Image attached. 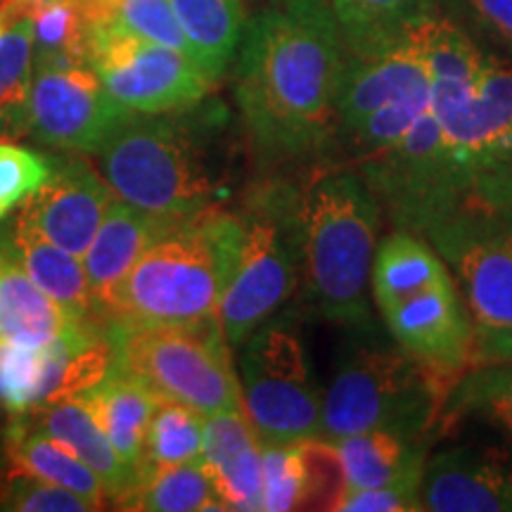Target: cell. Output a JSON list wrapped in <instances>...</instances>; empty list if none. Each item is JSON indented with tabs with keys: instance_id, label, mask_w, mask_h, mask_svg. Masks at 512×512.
<instances>
[{
	"instance_id": "1",
	"label": "cell",
	"mask_w": 512,
	"mask_h": 512,
	"mask_svg": "<svg viewBox=\"0 0 512 512\" xmlns=\"http://www.w3.org/2000/svg\"><path fill=\"white\" fill-rule=\"evenodd\" d=\"M344 38L330 0H285L240 41L235 98L264 159L316 155L337 128Z\"/></svg>"
},
{
	"instance_id": "2",
	"label": "cell",
	"mask_w": 512,
	"mask_h": 512,
	"mask_svg": "<svg viewBox=\"0 0 512 512\" xmlns=\"http://www.w3.org/2000/svg\"><path fill=\"white\" fill-rule=\"evenodd\" d=\"M240 242V214L219 204L174 221L102 297L105 320L121 328H147L219 318Z\"/></svg>"
},
{
	"instance_id": "3",
	"label": "cell",
	"mask_w": 512,
	"mask_h": 512,
	"mask_svg": "<svg viewBox=\"0 0 512 512\" xmlns=\"http://www.w3.org/2000/svg\"><path fill=\"white\" fill-rule=\"evenodd\" d=\"M382 207L366 178L332 171L299 190L302 278L320 316L339 325L370 320L368 285Z\"/></svg>"
},
{
	"instance_id": "4",
	"label": "cell",
	"mask_w": 512,
	"mask_h": 512,
	"mask_svg": "<svg viewBox=\"0 0 512 512\" xmlns=\"http://www.w3.org/2000/svg\"><path fill=\"white\" fill-rule=\"evenodd\" d=\"M114 197L157 216L183 219L214 207L219 181L202 138L178 117L133 114L100 150Z\"/></svg>"
},
{
	"instance_id": "5",
	"label": "cell",
	"mask_w": 512,
	"mask_h": 512,
	"mask_svg": "<svg viewBox=\"0 0 512 512\" xmlns=\"http://www.w3.org/2000/svg\"><path fill=\"white\" fill-rule=\"evenodd\" d=\"M432 110L465 178L463 216L512 207V64L486 57L477 81H432Z\"/></svg>"
},
{
	"instance_id": "6",
	"label": "cell",
	"mask_w": 512,
	"mask_h": 512,
	"mask_svg": "<svg viewBox=\"0 0 512 512\" xmlns=\"http://www.w3.org/2000/svg\"><path fill=\"white\" fill-rule=\"evenodd\" d=\"M441 387V375L406 349L351 351L323 392L318 439L335 441L368 430L422 439L444 406Z\"/></svg>"
},
{
	"instance_id": "7",
	"label": "cell",
	"mask_w": 512,
	"mask_h": 512,
	"mask_svg": "<svg viewBox=\"0 0 512 512\" xmlns=\"http://www.w3.org/2000/svg\"><path fill=\"white\" fill-rule=\"evenodd\" d=\"M117 368L159 399L183 403L204 418L242 411L240 377L230 361L219 318L192 325L121 328L107 323Z\"/></svg>"
},
{
	"instance_id": "8",
	"label": "cell",
	"mask_w": 512,
	"mask_h": 512,
	"mask_svg": "<svg viewBox=\"0 0 512 512\" xmlns=\"http://www.w3.org/2000/svg\"><path fill=\"white\" fill-rule=\"evenodd\" d=\"M238 264L223 302L219 323L230 347H240L292 297L302 275L299 190L287 183L256 188L240 214Z\"/></svg>"
},
{
	"instance_id": "9",
	"label": "cell",
	"mask_w": 512,
	"mask_h": 512,
	"mask_svg": "<svg viewBox=\"0 0 512 512\" xmlns=\"http://www.w3.org/2000/svg\"><path fill=\"white\" fill-rule=\"evenodd\" d=\"M382 209L408 233L430 235L465 214L467 188L448 150L432 102L399 143L361 162Z\"/></svg>"
},
{
	"instance_id": "10",
	"label": "cell",
	"mask_w": 512,
	"mask_h": 512,
	"mask_svg": "<svg viewBox=\"0 0 512 512\" xmlns=\"http://www.w3.org/2000/svg\"><path fill=\"white\" fill-rule=\"evenodd\" d=\"M240 347L242 415L259 444L318 439L323 392L302 339L285 325H261Z\"/></svg>"
},
{
	"instance_id": "11",
	"label": "cell",
	"mask_w": 512,
	"mask_h": 512,
	"mask_svg": "<svg viewBox=\"0 0 512 512\" xmlns=\"http://www.w3.org/2000/svg\"><path fill=\"white\" fill-rule=\"evenodd\" d=\"M86 60L112 98L138 114L190 110L214 83L183 50L126 31L88 29Z\"/></svg>"
},
{
	"instance_id": "12",
	"label": "cell",
	"mask_w": 512,
	"mask_h": 512,
	"mask_svg": "<svg viewBox=\"0 0 512 512\" xmlns=\"http://www.w3.org/2000/svg\"><path fill=\"white\" fill-rule=\"evenodd\" d=\"M136 112L112 98L88 62L34 67L29 133L64 152H98Z\"/></svg>"
},
{
	"instance_id": "13",
	"label": "cell",
	"mask_w": 512,
	"mask_h": 512,
	"mask_svg": "<svg viewBox=\"0 0 512 512\" xmlns=\"http://www.w3.org/2000/svg\"><path fill=\"white\" fill-rule=\"evenodd\" d=\"M427 238L456 271L475 337L512 332V242L503 226L458 216Z\"/></svg>"
},
{
	"instance_id": "14",
	"label": "cell",
	"mask_w": 512,
	"mask_h": 512,
	"mask_svg": "<svg viewBox=\"0 0 512 512\" xmlns=\"http://www.w3.org/2000/svg\"><path fill=\"white\" fill-rule=\"evenodd\" d=\"M380 313L396 344L437 375L456 382L470 368L475 325L456 283L432 287Z\"/></svg>"
},
{
	"instance_id": "15",
	"label": "cell",
	"mask_w": 512,
	"mask_h": 512,
	"mask_svg": "<svg viewBox=\"0 0 512 512\" xmlns=\"http://www.w3.org/2000/svg\"><path fill=\"white\" fill-rule=\"evenodd\" d=\"M112 202L110 183L93 166L74 157L55 159L53 174L24 204L19 219L53 245L83 256Z\"/></svg>"
},
{
	"instance_id": "16",
	"label": "cell",
	"mask_w": 512,
	"mask_h": 512,
	"mask_svg": "<svg viewBox=\"0 0 512 512\" xmlns=\"http://www.w3.org/2000/svg\"><path fill=\"white\" fill-rule=\"evenodd\" d=\"M422 510L512 512V453L498 448H448L425 463Z\"/></svg>"
},
{
	"instance_id": "17",
	"label": "cell",
	"mask_w": 512,
	"mask_h": 512,
	"mask_svg": "<svg viewBox=\"0 0 512 512\" xmlns=\"http://www.w3.org/2000/svg\"><path fill=\"white\" fill-rule=\"evenodd\" d=\"M425 86H432L430 72L401 36L375 48L351 50L339 86L337 126L349 133L387 102Z\"/></svg>"
},
{
	"instance_id": "18",
	"label": "cell",
	"mask_w": 512,
	"mask_h": 512,
	"mask_svg": "<svg viewBox=\"0 0 512 512\" xmlns=\"http://www.w3.org/2000/svg\"><path fill=\"white\" fill-rule=\"evenodd\" d=\"M0 245L8 249L10 256H15L29 278L74 323L88 325V328H100V325L107 323L105 313H102L98 299L91 290V283H88L81 256L53 245L22 219L12 223L10 233L0 238Z\"/></svg>"
},
{
	"instance_id": "19",
	"label": "cell",
	"mask_w": 512,
	"mask_h": 512,
	"mask_svg": "<svg viewBox=\"0 0 512 512\" xmlns=\"http://www.w3.org/2000/svg\"><path fill=\"white\" fill-rule=\"evenodd\" d=\"M22 418L34 430L60 441L83 465L91 467L110 501H119L138 482V467L119 456L117 448L110 444V439L79 399L43 403L34 411L22 413Z\"/></svg>"
},
{
	"instance_id": "20",
	"label": "cell",
	"mask_w": 512,
	"mask_h": 512,
	"mask_svg": "<svg viewBox=\"0 0 512 512\" xmlns=\"http://www.w3.org/2000/svg\"><path fill=\"white\" fill-rule=\"evenodd\" d=\"M344 477V489L420 486L427 453L422 439L394 430H368L328 441Z\"/></svg>"
},
{
	"instance_id": "21",
	"label": "cell",
	"mask_w": 512,
	"mask_h": 512,
	"mask_svg": "<svg viewBox=\"0 0 512 512\" xmlns=\"http://www.w3.org/2000/svg\"><path fill=\"white\" fill-rule=\"evenodd\" d=\"M174 221L178 219L157 216L128 202H112L91 247L81 256L98 304Z\"/></svg>"
},
{
	"instance_id": "22",
	"label": "cell",
	"mask_w": 512,
	"mask_h": 512,
	"mask_svg": "<svg viewBox=\"0 0 512 512\" xmlns=\"http://www.w3.org/2000/svg\"><path fill=\"white\" fill-rule=\"evenodd\" d=\"M81 330L98 328L74 323L0 245V339L46 347Z\"/></svg>"
},
{
	"instance_id": "23",
	"label": "cell",
	"mask_w": 512,
	"mask_h": 512,
	"mask_svg": "<svg viewBox=\"0 0 512 512\" xmlns=\"http://www.w3.org/2000/svg\"><path fill=\"white\" fill-rule=\"evenodd\" d=\"M448 283L453 278L441 254L415 233L399 230L377 245L370 268V294L380 311Z\"/></svg>"
},
{
	"instance_id": "24",
	"label": "cell",
	"mask_w": 512,
	"mask_h": 512,
	"mask_svg": "<svg viewBox=\"0 0 512 512\" xmlns=\"http://www.w3.org/2000/svg\"><path fill=\"white\" fill-rule=\"evenodd\" d=\"M79 401L88 408L119 456L138 467L143 460L152 415L159 406V396L152 394L145 384L114 368L91 392L79 396Z\"/></svg>"
},
{
	"instance_id": "25",
	"label": "cell",
	"mask_w": 512,
	"mask_h": 512,
	"mask_svg": "<svg viewBox=\"0 0 512 512\" xmlns=\"http://www.w3.org/2000/svg\"><path fill=\"white\" fill-rule=\"evenodd\" d=\"M5 456L10 460L12 472H24L29 477L74 491L93 510H102L107 494L98 475L91 467L83 465L72 451H67L60 441L34 430L22 415L12 420L8 437H5Z\"/></svg>"
},
{
	"instance_id": "26",
	"label": "cell",
	"mask_w": 512,
	"mask_h": 512,
	"mask_svg": "<svg viewBox=\"0 0 512 512\" xmlns=\"http://www.w3.org/2000/svg\"><path fill=\"white\" fill-rule=\"evenodd\" d=\"M190 53L211 81L226 72L245 34L240 0H169Z\"/></svg>"
},
{
	"instance_id": "27",
	"label": "cell",
	"mask_w": 512,
	"mask_h": 512,
	"mask_svg": "<svg viewBox=\"0 0 512 512\" xmlns=\"http://www.w3.org/2000/svg\"><path fill=\"white\" fill-rule=\"evenodd\" d=\"M117 508L143 512L226 510L209 472L197 463L138 467V482L119 498Z\"/></svg>"
},
{
	"instance_id": "28",
	"label": "cell",
	"mask_w": 512,
	"mask_h": 512,
	"mask_svg": "<svg viewBox=\"0 0 512 512\" xmlns=\"http://www.w3.org/2000/svg\"><path fill=\"white\" fill-rule=\"evenodd\" d=\"M399 36L425 62L432 81H477L489 57L451 19L430 10L403 24Z\"/></svg>"
},
{
	"instance_id": "29",
	"label": "cell",
	"mask_w": 512,
	"mask_h": 512,
	"mask_svg": "<svg viewBox=\"0 0 512 512\" xmlns=\"http://www.w3.org/2000/svg\"><path fill=\"white\" fill-rule=\"evenodd\" d=\"M34 86V31L31 17H19L0 36V136L29 133Z\"/></svg>"
},
{
	"instance_id": "30",
	"label": "cell",
	"mask_w": 512,
	"mask_h": 512,
	"mask_svg": "<svg viewBox=\"0 0 512 512\" xmlns=\"http://www.w3.org/2000/svg\"><path fill=\"white\" fill-rule=\"evenodd\" d=\"M88 29H114L147 41L190 53V43L178 27L169 0H79ZM195 60V57H192Z\"/></svg>"
},
{
	"instance_id": "31",
	"label": "cell",
	"mask_w": 512,
	"mask_h": 512,
	"mask_svg": "<svg viewBox=\"0 0 512 512\" xmlns=\"http://www.w3.org/2000/svg\"><path fill=\"white\" fill-rule=\"evenodd\" d=\"M441 408L451 418L477 415L512 444V366L467 368L451 384Z\"/></svg>"
},
{
	"instance_id": "32",
	"label": "cell",
	"mask_w": 512,
	"mask_h": 512,
	"mask_svg": "<svg viewBox=\"0 0 512 512\" xmlns=\"http://www.w3.org/2000/svg\"><path fill=\"white\" fill-rule=\"evenodd\" d=\"M344 46L375 48L394 41L415 15L427 10V0H330Z\"/></svg>"
},
{
	"instance_id": "33",
	"label": "cell",
	"mask_w": 512,
	"mask_h": 512,
	"mask_svg": "<svg viewBox=\"0 0 512 512\" xmlns=\"http://www.w3.org/2000/svg\"><path fill=\"white\" fill-rule=\"evenodd\" d=\"M204 446V415L183 403L159 399L145 437V465H188L202 463Z\"/></svg>"
},
{
	"instance_id": "34",
	"label": "cell",
	"mask_w": 512,
	"mask_h": 512,
	"mask_svg": "<svg viewBox=\"0 0 512 512\" xmlns=\"http://www.w3.org/2000/svg\"><path fill=\"white\" fill-rule=\"evenodd\" d=\"M29 17L34 31V67L50 62H88V31L79 0H55Z\"/></svg>"
},
{
	"instance_id": "35",
	"label": "cell",
	"mask_w": 512,
	"mask_h": 512,
	"mask_svg": "<svg viewBox=\"0 0 512 512\" xmlns=\"http://www.w3.org/2000/svg\"><path fill=\"white\" fill-rule=\"evenodd\" d=\"M430 102L432 86L418 88V91L387 102L380 110L363 119L356 128H351V145H354L358 159L366 162V159L380 155V152L399 143L408 133V128L418 121L420 114L430 107Z\"/></svg>"
},
{
	"instance_id": "36",
	"label": "cell",
	"mask_w": 512,
	"mask_h": 512,
	"mask_svg": "<svg viewBox=\"0 0 512 512\" xmlns=\"http://www.w3.org/2000/svg\"><path fill=\"white\" fill-rule=\"evenodd\" d=\"M55 159L0 136V221L24 207L53 174Z\"/></svg>"
},
{
	"instance_id": "37",
	"label": "cell",
	"mask_w": 512,
	"mask_h": 512,
	"mask_svg": "<svg viewBox=\"0 0 512 512\" xmlns=\"http://www.w3.org/2000/svg\"><path fill=\"white\" fill-rule=\"evenodd\" d=\"M207 470V467H204ZM209 477L216 486L226 510H261L264 498V463H261V444L256 441L226 463L209 467Z\"/></svg>"
},
{
	"instance_id": "38",
	"label": "cell",
	"mask_w": 512,
	"mask_h": 512,
	"mask_svg": "<svg viewBox=\"0 0 512 512\" xmlns=\"http://www.w3.org/2000/svg\"><path fill=\"white\" fill-rule=\"evenodd\" d=\"M0 510L12 512H91L93 508L74 491L29 477L24 472H10L0 489Z\"/></svg>"
},
{
	"instance_id": "39",
	"label": "cell",
	"mask_w": 512,
	"mask_h": 512,
	"mask_svg": "<svg viewBox=\"0 0 512 512\" xmlns=\"http://www.w3.org/2000/svg\"><path fill=\"white\" fill-rule=\"evenodd\" d=\"M332 510L415 512L422 510L420 486H366V489H344Z\"/></svg>"
},
{
	"instance_id": "40",
	"label": "cell",
	"mask_w": 512,
	"mask_h": 512,
	"mask_svg": "<svg viewBox=\"0 0 512 512\" xmlns=\"http://www.w3.org/2000/svg\"><path fill=\"white\" fill-rule=\"evenodd\" d=\"M465 8L486 34L512 53V0H465Z\"/></svg>"
},
{
	"instance_id": "41",
	"label": "cell",
	"mask_w": 512,
	"mask_h": 512,
	"mask_svg": "<svg viewBox=\"0 0 512 512\" xmlns=\"http://www.w3.org/2000/svg\"><path fill=\"white\" fill-rule=\"evenodd\" d=\"M475 366H512V332L475 337L470 368Z\"/></svg>"
},
{
	"instance_id": "42",
	"label": "cell",
	"mask_w": 512,
	"mask_h": 512,
	"mask_svg": "<svg viewBox=\"0 0 512 512\" xmlns=\"http://www.w3.org/2000/svg\"><path fill=\"white\" fill-rule=\"evenodd\" d=\"M55 3V0H0V12L8 17V22H15L19 17H29L31 12L46 5Z\"/></svg>"
},
{
	"instance_id": "43",
	"label": "cell",
	"mask_w": 512,
	"mask_h": 512,
	"mask_svg": "<svg viewBox=\"0 0 512 512\" xmlns=\"http://www.w3.org/2000/svg\"><path fill=\"white\" fill-rule=\"evenodd\" d=\"M8 24H10V22H8V17H5L3 12H0V36H3V31H5V29H8Z\"/></svg>"
},
{
	"instance_id": "44",
	"label": "cell",
	"mask_w": 512,
	"mask_h": 512,
	"mask_svg": "<svg viewBox=\"0 0 512 512\" xmlns=\"http://www.w3.org/2000/svg\"><path fill=\"white\" fill-rule=\"evenodd\" d=\"M505 230V235H508V240L512 242V223H510V226L508 228H503Z\"/></svg>"
}]
</instances>
